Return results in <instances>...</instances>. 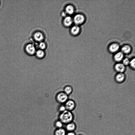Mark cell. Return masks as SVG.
<instances>
[{
  "mask_svg": "<svg viewBox=\"0 0 135 135\" xmlns=\"http://www.w3.org/2000/svg\"><path fill=\"white\" fill-rule=\"evenodd\" d=\"M74 115L72 112L67 110L60 113L58 116V119L61 121L64 124L66 125L73 121Z\"/></svg>",
  "mask_w": 135,
  "mask_h": 135,
  "instance_id": "6da1fadb",
  "label": "cell"
},
{
  "mask_svg": "<svg viewBox=\"0 0 135 135\" xmlns=\"http://www.w3.org/2000/svg\"><path fill=\"white\" fill-rule=\"evenodd\" d=\"M56 101L59 103L64 104L68 99V96L63 91L58 92L56 96Z\"/></svg>",
  "mask_w": 135,
  "mask_h": 135,
  "instance_id": "7a4b0ae2",
  "label": "cell"
},
{
  "mask_svg": "<svg viewBox=\"0 0 135 135\" xmlns=\"http://www.w3.org/2000/svg\"><path fill=\"white\" fill-rule=\"evenodd\" d=\"M64 105L66 110L71 112L75 109L76 106L75 102L72 99H68Z\"/></svg>",
  "mask_w": 135,
  "mask_h": 135,
  "instance_id": "3957f363",
  "label": "cell"
},
{
  "mask_svg": "<svg viewBox=\"0 0 135 135\" xmlns=\"http://www.w3.org/2000/svg\"><path fill=\"white\" fill-rule=\"evenodd\" d=\"M114 69L117 73H124L126 70V67L122 63L117 62L114 66Z\"/></svg>",
  "mask_w": 135,
  "mask_h": 135,
  "instance_id": "277c9868",
  "label": "cell"
},
{
  "mask_svg": "<svg viewBox=\"0 0 135 135\" xmlns=\"http://www.w3.org/2000/svg\"><path fill=\"white\" fill-rule=\"evenodd\" d=\"M126 78L124 73H117L114 76V80L117 83H121L124 81Z\"/></svg>",
  "mask_w": 135,
  "mask_h": 135,
  "instance_id": "5b68a950",
  "label": "cell"
},
{
  "mask_svg": "<svg viewBox=\"0 0 135 135\" xmlns=\"http://www.w3.org/2000/svg\"><path fill=\"white\" fill-rule=\"evenodd\" d=\"M25 50L26 52L30 55L34 54L36 52L35 46L31 44H28L26 45L25 47Z\"/></svg>",
  "mask_w": 135,
  "mask_h": 135,
  "instance_id": "8992f818",
  "label": "cell"
},
{
  "mask_svg": "<svg viewBox=\"0 0 135 135\" xmlns=\"http://www.w3.org/2000/svg\"><path fill=\"white\" fill-rule=\"evenodd\" d=\"M65 129L67 132H75L77 128L76 123L73 121L65 125Z\"/></svg>",
  "mask_w": 135,
  "mask_h": 135,
  "instance_id": "52a82bcc",
  "label": "cell"
},
{
  "mask_svg": "<svg viewBox=\"0 0 135 135\" xmlns=\"http://www.w3.org/2000/svg\"><path fill=\"white\" fill-rule=\"evenodd\" d=\"M85 19L84 16L81 14H78L76 15L74 17L73 21L77 25H79L82 23Z\"/></svg>",
  "mask_w": 135,
  "mask_h": 135,
  "instance_id": "ba28073f",
  "label": "cell"
},
{
  "mask_svg": "<svg viewBox=\"0 0 135 135\" xmlns=\"http://www.w3.org/2000/svg\"><path fill=\"white\" fill-rule=\"evenodd\" d=\"M66 133L65 129L62 127L56 129L54 132V135H66Z\"/></svg>",
  "mask_w": 135,
  "mask_h": 135,
  "instance_id": "9c48e42d",
  "label": "cell"
},
{
  "mask_svg": "<svg viewBox=\"0 0 135 135\" xmlns=\"http://www.w3.org/2000/svg\"><path fill=\"white\" fill-rule=\"evenodd\" d=\"M124 55L123 53L121 52H119L116 54L114 56V61L117 62H120L122 61L123 59Z\"/></svg>",
  "mask_w": 135,
  "mask_h": 135,
  "instance_id": "30bf717a",
  "label": "cell"
},
{
  "mask_svg": "<svg viewBox=\"0 0 135 135\" xmlns=\"http://www.w3.org/2000/svg\"><path fill=\"white\" fill-rule=\"evenodd\" d=\"M33 37L35 39L38 41H41L44 38L42 33L39 31L36 32L34 35Z\"/></svg>",
  "mask_w": 135,
  "mask_h": 135,
  "instance_id": "8fae6325",
  "label": "cell"
},
{
  "mask_svg": "<svg viewBox=\"0 0 135 135\" xmlns=\"http://www.w3.org/2000/svg\"><path fill=\"white\" fill-rule=\"evenodd\" d=\"M63 92L69 96L71 95L73 91V89L70 85H68L65 86L63 89Z\"/></svg>",
  "mask_w": 135,
  "mask_h": 135,
  "instance_id": "7c38bea8",
  "label": "cell"
},
{
  "mask_svg": "<svg viewBox=\"0 0 135 135\" xmlns=\"http://www.w3.org/2000/svg\"><path fill=\"white\" fill-rule=\"evenodd\" d=\"M73 20L72 18L69 16L66 17L64 18V25L66 26H70L72 23Z\"/></svg>",
  "mask_w": 135,
  "mask_h": 135,
  "instance_id": "4fadbf2b",
  "label": "cell"
},
{
  "mask_svg": "<svg viewBox=\"0 0 135 135\" xmlns=\"http://www.w3.org/2000/svg\"><path fill=\"white\" fill-rule=\"evenodd\" d=\"M119 47L118 44L116 43H114L110 45L109 47V50L111 52H115L119 49Z\"/></svg>",
  "mask_w": 135,
  "mask_h": 135,
  "instance_id": "5bb4252c",
  "label": "cell"
},
{
  "mask_svg": "<svg viewBox=\"0 0 135 135\" xmlns=\"http://www.w3.org/2000/svg\"><path fill=\"white\" fill-rule=\"evenodd\" d=\"M65 10L66 12L69 15L72 14L74 12V8L71 5L67 6L65 8Z\"/></svg>",
  "mask_w": 135,
  "mask_h": 135,
  "instance_id": "9a60e30c",
  "label": "cell"
},
{
  "mask_svg": "<svg viewBox=\"0 0 135 135\" xmlns=\"http://www.w3.org/2000/svg\"><path fill=\"white\" fill-rule=\"evenodd\" d=\"M35 54L36 57L39 59H42L45 56L44 52L41 49L39 50L36 51Z\"/></svg>",
  "mask_w": 135,
  "mask_h": 135,
  "instance_id": "2e32d148",
  "label": "cell"
},
{
  "mask_svg": "<svg viewBox=\"0 0 135 135\" xmlns=\"http://www.w3.org/2000/svg\"><path fill=\"white\" fill-rule=\"evenodd\" d=\"M80 29L79 27L77 26H73L71 28V33L76 35L78 34L79 32Z\"/></svg>",
  "mask_w": 135,
  "mask_h": 135,
  "instance_id": "e0dca14e",
  "label": "cell"
},
{
  "mask_svg": "<svg viewBox=\"0 0 135 135\" xmlns=\"http://www.w3.org/2000/svg\"><path fill=\"white\" fill-rule=\"evenodd\" d=\"M63 125L62 122L59 119L56 120L54 124V127L56 129L62 128Z\"/></svg>",
  "mask_w": 135,
  "mask_h": 135,
  "instance_id": "ac0fdd59",
  "label": "cell"
},
{
  "mask_svg": "<svg viewBox=\"0 0 135 135\" xmlns=\"http://www.w3.org/2000/svg\"><path fill=\"white\" fill-rule=\"evenodd\" d=\"M131 48L130 46L128 45L123 46L122 48V51L125 53H128L131 51Z\"/></svg>",
  "mask_w": 135,
  "mask_h": 135,
  "instance_id": "d6986e66",
  "label": "cell"
},
{
  "mask_svg": "<svg viewBox=\"0 0 135 135\" xmlns=\"http://www.w3.org/2000/svg\"><path fill=\"white\" fill-rule=\"evenodd\" d=\"M129 66L132 70H134L135 69V59L134 58L130 61Z\"/></svg>",
  "mask_w": 135,
  "mask_h": 135,
  "instance_id": "ffe728a7",
  "label": "cell"
},
{
  "mask_svg": "<svg viewBox=\"0 0 135 135\" xmlns=\"http://www.w3.org/2000/svg\"><path fill=\"white\" fill-rule=\"evenodd\" d=\"M130 60L127 58L123 59L122 63L126 67L129 66Z\"/></svg>",
  "mask_w": 135,
  "mask_h": 135,
  "instance_id": "44dd1931",
  "label": "cell"
},
{
  "mask_svg": "<svg viewBox=\"0 0 135 135\" xmlns=\"http://www.w3.org/2000/svg\"><path fill=\"white\" fill-rule=\"evenodd\" d=\"M58 110L60 113L66 110L64 104H61L60 105L58 108Z\"/></svg>",
  "mask_w": 135,
  "mask_h": 135,
  "instance_id": "7402d4cb",
  "label": "cell"
},
{
  "mask_svg": "<svg viewBox=\"0 0 135 135\" xmlns=\"http://www.w3.org/2000/svg\"><path fill=\"white\" fill-rule=\"evenodd\" d=\"M39 47L41 50H44L46 48V45L44 42H41L39 45Z\"/></svg>",
  "mask_w": 135,
  "mask_h": 135,
  "instance_id": "603a6c76",
  "label": "cell"
},
{
  "mask_svg": "<svg viewBox=\"0 0 135 135\" xmlns=\"http://www.w3.org/2000/svg\"><path fill=\"white\" fill-rule=\"evenodd\" d=\"M66 135H76L75 132H67Z\"/></svg>",
  "mask_w": 135,
  "mask_h": 135,
  "instance_id": "cb8c5ba5",
  "label": "cell"
},
{
  "mask_svg": "<svg viewBox=\"0 0 135 135\" xmlns=\"http://www.w3.org/2000/svg\"><path fill=\"white\" fill-rule=\"evenodd\" d=\"M78 135H83L82 134H79Z\"/></svg>",
  "mask_w": 135,
  "mask_h": 135,
  "instance_id": "d4e9b609",
  "label": "cell"
},
{
  "mask_svg": "<svg viewBox=\"0 0 135 135\" xmlns=\"http://www.w3.org/2000/svg\"></svg>",
  "mask_w": 135,
  "mask_h": 135,
  "instance_id": "484cf974",
  "label": "cell"
}]
</instances>
